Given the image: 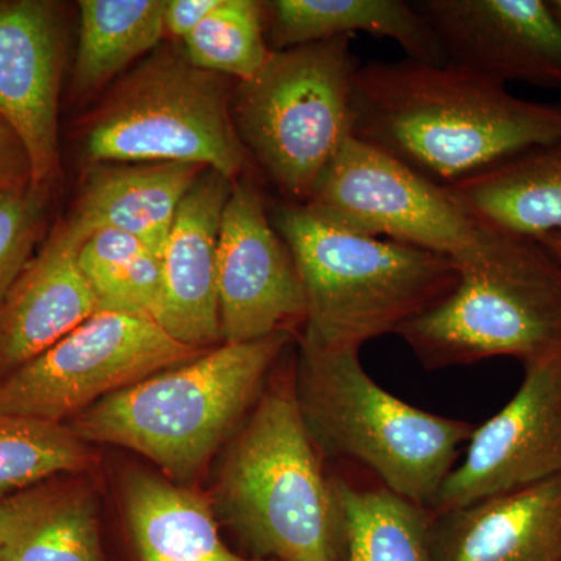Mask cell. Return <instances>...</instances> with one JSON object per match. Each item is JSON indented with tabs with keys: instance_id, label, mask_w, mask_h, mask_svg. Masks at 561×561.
I'll list each match as a JSON object with an SVG mask.
<instances>
[{
	"instance_id": "6",
	"label": "cell",
	"mask_w": 561,
	"mask_h": 561,
	"mask_svg": "<svg viewBox=\"0 0 561 561\" xmlns=\"http://www.w3.org/2000/svg\"><path fill=\"white\" fill-rule=\"evenodd\" d=\"M456 262V290L398 332L426 370L560 356L561 265L537 239L486 227Z\"/></svg>"
},
{
	"instance_id": "24",
	"label": "cell",
	"mask_w": 561,
	"mask_h": 561,
	"mask_svg": "<svg viewBox=\"0 0 561 561\" xmlns=\"http://www.w3.org/2000/svg\"><path fill=\"white\" fill-rule=\"evenodd\" d=\"M341 522V561L432 560V513L386 486L331 476Z\"/></svg>"
},
{
	"instance_id": "13",
	"label": "cell",
	"mask_w": 561,
	"mask_h": 561,
	"mask_svg": "<svg viewBox=\"0 0 561 561\" xmlns=\"http://www.w3.org/2000/svg\"><path fill=\"white\" fill-rule=\"evenodd\" d=\"M66 31L60 3L0 0V119L27 150L32 183L49 187L60 173L58 110Z\"/></svg>"
},
{
	"instance_id": "15",
	"label": "cell",
	"mask_w": 561,
	"mask_h": 561,
	"mask_svg": "<svg viewBox=\"0 0 561 561\" xmlns=\"http://www.w3.org/2000/svg\"><path fill=\"white\" fill-rule=\"evenodd\" d=\"M232 181L206 169L181 202L161 249V297L154 321L184 345H220L217 250Z\"/></svg>"
},
{
	"instance_id": "31",
	"label": "cell",
	"mask_w": 561,
	"mask_h": 561,
	"mask_svg": "<svg viewBox=\"0 0 561 561\" xmlns=\"http://www.w3.org/2000/svg\"><path fill=\"white\" fill-rule=\"evenodd\" d=\"M534 239H537L552 254L553 260L561 265V231L548 232V234L538 236Z\"/></svg>"
},
{
	"instance_id": "14",
	"label": "cell",
	"mask_w": 561,
	"mask_h": 561,
	"mask_svg": "<svg viewBox=\"0 0 561 561\" xmlns=\"http://www.w3.org/2000/svg\"><path fill=\"white\" fill-rule=\"evenodd\" d=\"M449 62L497 83L561 90V22L549 0H416Z\"/></svg>"
},
{
	"instance_id": "7",
	"label": "cell",
	"mask_w": 561,
	"mask_h": 561,
	"mask_svg": "<svg viewBox=\"0 0 561 561\" xmlns=\"http://www.w3.org/2000/svg\"><path fill=\"white\" fill-rule=\"evenodd\" d=\"M234 84L192 65L180 43L161 44L84 117V160L194 164L236 183L251 160L232 122Z\"/></svg>"
},
{
	"instance_id": "10",
	"label": "cell",
	"mask_w": 561,
	"mask_h": 561,
	"mask_svg": "<svg viewBox=\"0 0 561 561\" xmlns=\"http://www.w3.org/2000/svg\"><path fill=\"white\" fill-rule=\"evenodd\" d=\"M346 230L408 243L459 261L486 227L445 186L350 136L305 203Z\"/></svg>"
},
{
	"instance_id": "17",
	"label": "cell",
	"mask_w": 561,
	"mask_h": 561,
	"mask_svg": "<svg viewBox=\"0 0 561 561\" xmlns=\"http://www.w3.org/2000/svg\"><path fill=\"white\" fill-rule=\"evenodd\" d=\"M434 561H561V472L432 516Z\"/></svg>"
},
{
	"instance_id": "1",
	"label": "cell",
	"mask_w": 561,
	"mask_h": 561,
	"mask_svg": "<svg viewBox=\"0 0 561 561\" xmlns=\"http://www.w3.org/2000/svg\"><path fill=\"white\" fill-rule=\"evenodd\" d=\"M351 136L449 186L560 138L561 105L454 62L370 61L354 73Z\"/></svg>"
},
{
	"instance_id": "4",
	"label": "cell",
	"mask_w": 561,
	"mask_h": 561,
	"mask_svg": "<svg viewBox=\"0 0 561 561\" xmlns=\"http://www.w3.org/2000/svg\"><path fill=\"white\" fill-rule=\"evenodd\" d=\"M359 351L298 337L295 397L309 435L323 459L364 465L387 490L430 511L476 426L383 390Z\"/></svg>"
},
{
	"instance_id": "25",
	"label": "cell",
	"mask_w": 561,
	"mask_h": 561,
	"mask_svg": "<svg viewBox=\"0 0 561 561\" xmlns=\"http://www.w3.org/2000/svg\"><path fill=\"white\" fill-rule=\"evenodd\" d=\"M79 264L99 311L154 319L161 297V251L127 232L99 230L81 242Z\"/></svg>"
},
{
	"instance_id": "2",
	"label": "cell",
	"mask_w": 561,
	"mask_h": 561,
	"mask_svg": "<svg viewBox=\"0 0 561 561\" xmlns=\"http://www.w3.org/2000/svg\"><path fill=\"white\" fill-rule=\"evenodd\" d=\"M273 225L289 247L306 297L302 337L360 350L398 334L459 286L453 257L331 224L306 205L280 206Z\"/></svg>"
},
{
	"instance_id": "11",
	"label": "cell",
	"mask_w": 561,
	"mask_h": 561,
	"mask_svg": "<svg viewBox=\"0 0 561 561\" xmlns=\"http://www.w3.org/2000/svg\"><path fill=\"white\" fill-rule=\"evenodd\" d=\"M221 343L295 334L306 324V297L289 247L249 176L232 184L217 250Z\"/></svg>"
},
{
	"instance_id": "3",
	"label": "cell",
	"mask_w": 561,
	"mask_h": 561,
	"mask_svg": "<svg viewBox=\"0 0 561 561\" xmlns=\"http://www.w3.org/2000/svg\"><path fill=\"white\" fill-rule=\"evenodd\" d=\"M294 335L220 343L91 405L72 431L87 443L142 454L171 481H192L260 400Z\"/></svg>"
},
{
	"instance_id": "33",
	"label": "cell",
	"mask_w": 561,
	"mask_h": 561,
	"mask_svg": "<svg viewBox=\"0 0 561 561\" xmlns=\"http://www.w3.org/2000/svg\"><path fill=\"white\" fill-rule=\"evenodd\" d=\"M549 5H551L553 13H556V16L561 22V0H549Z\"/></svg>"
},
{
	"instance_id": "12",
	"label": "cell",
	"mask_w": 561,
	"mask_h": 561,
	"mask_svg": "<svg viewBox=\"0 0 561 561\" xmlns=\"http://www.w3.org/2000/svg\"><path fill=\"white\" fill-rule=\"evenodd\" d=\"M561 472V354L524 365L522 387L476 427L463 461L432 502V516L534 485Z\"/></svg>"
},
{
	"instance_id": "18",
	"label": "cell",
	"mask_w": 561,
	"mask_h": 561,
	"mask_svg": "<svg viewBox=\"0 0 561 561\" xmlns=\"http://www.w3.org/2000/svg\"><path fill=\"white\" fill-rule=\"evenodd\" d=\"M205 171L179 162L90 164L68 219L84 238L99 230L127 232L161 251L181 202Z\"/></svg>"
},
{
	"instance_id": "27",
	"label": "cell",
	"mask_w": 561,
	"mask_h": 561,
	"mask_svg": "<svg viewBox=\"0 0 561 561\" xmlns=\"http://www.w3.org/2000/svg\"><path fill=\"white\" fill-rule=\"evenodd\" d=\"M180 44L197 68L234 81L249 80L272 54L265 36L264 2L221 0Z\"/></svg>"
},
{
	"instance_id": "21",
	"label": "cell",
	"mask_w": 561,
	"mask_h": 561,
	"mask_svg": "<svg viewBox=\"0 0 561 561\" xmlns=\"http://www.w3.org/2000/svg\"><path fill=\"white\" fill-rule=\"evenodd\" d=\"M445 187L483 227L526 238L561 231V136Z\"/></svg>"
},
{
	"instance_id": "9",
	"label": "cell",
	"mask_w": 561,
	"mask_h": 561,
	"mask_svg": "<svg viewBox=\"0 0 561 561\" xmlns=\"http://www.w3.org/2000/svg\"><path fill=\"white\" fill-rule=\"evenodd\" d=\"M205 351L176 341L151 317L98 311L0 379V415L61 423Z\"/></svg>"
},
{
	"instance_id": "8",
	"label": "cell",
	"mask_w": 561,
	"mask_h": 561,
	"mask_svg": "<svg viewBox=\"0 0 561 561\" xmlns=\"http://www.w3.org/2000/svg\"><path fill=\"white\" fill-rule=\"evenodd\" d=\"M353 39L272 51L232 90V122L250 160L294 205L308 203L351 136V92L360 66Z\"/></svg>"
},
{
	"instance_id": "20",
	"label": "cell",
	"mask_w": 561,
	"mask_h": 561,
	"mask_svg": "<svg viewBox=\"0 0 561 561\" xmlns=\"http://www.w3.org/2000/svg\"><path fill=\"white\" fill-rule=\"evenodd\" d=\"M122 504L139 561H267L232 552L208 500L154 472L125 471Z\"/></svg>"
},
{
	"instance_id": "28",
	"label": "cell",
	"mask_w": 561,
	"mask_h": 561,
	"mask_svg": "<svg viewBox=\"0 0 561 561\" xmlns=\"http://www.w3.org/2000/svg\"><path fill=\"white\" fill-rule=\"evenodd\" d=\"M47 194L49 187L33 183L0 191V301L43 241Z\"/></svg>"
},
{
	"instance_id": "30",
	"label": "cell",
	"mask_w": 561,
	"mask_h": 561,
	"mask_svg": "<svg viewBox=\"0 0 561 561\" xmlns=\"http://www.w3.org/2000/svg\"><path fill=\"white\" fill-rule=\"evenodd\" d=\"M221 0H164L165 38L183 43Z\"/></svg>"
},
{
	"instance_id": "19",
	"label": "cell",
	"mask_w": 561,
	"mask_h": 561,
	"mask_svg": "<svg viewBox=\"0 0 561 561\" xmlns=\"http://www.w3.org/2000/svg\"><path fill=\"white\" fill-rule=\"evenodd\" d=\"M272 51L367 33L394 41L411 60L446 65L437 33L413 2L404 0H273L264 2Z\"/></svg>"
},
{
	"instance_id": "23",
	"label": "cell",
	"mask_w": 561,
	"mask_h": 561,
	"mask_svg": "<svg viewBox=\"0 0 561 561\" xmlns=\"http://www.w3.org/2000/svg\"><path fill=\"white\" fill-rule=\"evenodd\" d=\"M72 87L91 98L165 38L164 0H81Z\"/></svg>"
},
{
	"instance_id": "5",
	"label": "cell",
	"mask_w": 561,
	"mask_h": 561,
	"mask_svg": "<svg viewBox=\"0 0 561 561\" xmlns=\"http://www.w3.org/2000/svg\"><path fill=\"white\" fill-rule=\"evenodd\" d=\"M217 500L253 559L341 561L331 476L298 408L294 373L251 409L221 468Z\"/></svg>"
},
{
	"instance_id": "26",
	"label": "cell",
	"mask_w": 561,
	"mask_h": 561,
	"mask_svg": "<svg viewBox=\"0 0 561 561\" xmlns=\"http://www.w3.org/2000/svg\"><path fill=\"white\" fill-rule=\"evenodd\" d=\"M94 460L72 427L27 416L0 415V500Z\"/></svg>"
},
{
	"instance_id": "32",
	"label": "cell",
	"mask_w": 561,
	"mask_h": 561,
	"mask_svg": "<svg viewBox=\"0 0 561 561\" xmlns=\"http://www.w3.org/2000/svg\"><path fill=\"white\" fill-rule=\"evenodd\" d=\"M7 527V497L0 500V561L3 560V546H5Z\"/></svg>"
},
{
	"instance_id": "16",
	"label": "cell",
	"mask_w": 561,
	"mask_h": 561,
	"mask_svg": "<svg viewBox=\"0 0 561 561\" xmlns=\"http://www.w3.org/2000/svg\"><path fill=\"white\" fill-rule=\"evenodd\" d=\"M83 241L72 221H58L0 301V379L99 311L79 264Z\"/></svg>"
},
{
	"instance_id": "22",
	"label": "cell",
	"mask_w": 561,
	"mask_h": 561,
	"mask_svg": "<svg viewBox=\"0 0 561 561\" xmlns=\"http://www.w3.org/2000/svg\"><path fill=\"white\" fill-rule=\"evenodd\" d=\"M2 561H105L87 489L43 486L7 497Z\"/></svg>"
},
{
	"instance_id": "29",
	"label": "cell",
	"mask_w": 561,
	"mask_h": 561,
	"mask_svg": "<svg viewBox=\"0 0 561 561\" xmlns=\"http://www.w3.org/2000/svg\"><path fill=\"white\" fill-rule=\"evenodd\" d=\"M32 183L31 160L13 128L0 119V191Z\"/></svg>"
}]
</instances>
